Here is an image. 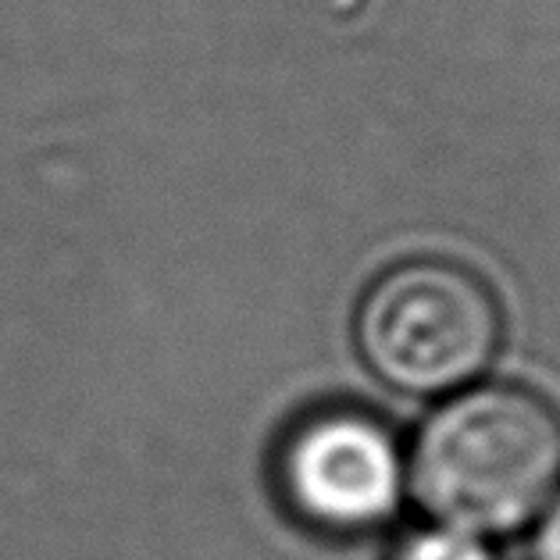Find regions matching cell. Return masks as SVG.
I'll use <instances>...</instances> for the list:
<instances>
[{"label":"cell","mask_w":560,"mask_h":560,"mask_svg":"<svg viewBox=\"0 0 560 560\" xmlns=\"http://www.w3.org/2000/svg\"><path fill=\"white\" fill-rule=\"evenodd\" d=\"M407 482L435 525L497 539L560 493V411L514 382L454 393L421 425Z\"/></svg>","instance_id":"6da1fadb"},{"label":"cell","mask_w":560,"mask_h":560,"mask_svg":"<svg viewBox=\"0 0 560 560\" xmlns=\"http://www.w3.org/2000/svg\"><path fill=\"white\" fill-rule=\"evenodd\" d=\"M532 557H536V560H560V493L553 497V503L539 517L536 542H532Z\"/></svg>","instance_id":"5b68a950"},{"label":"cell","mask_w":560,"mask_h":560,"mask_svg":"<svg viewBox=\"0 0 560 560\" xmlns=\"http://www.w3.org/2000/svg\"><path fill=\"white\" fill-rule=\"evenodd\" d=\"M364 364L411 396L475 386L503 339V311L482 276L443 257H415L372 282L353 322Z\"/></svg>","instance_id":"7a4b0ae2"},{"label":"cell","mask_w":560,"mask_h":560,"mask_svg":"<svg viewBox=\"0 0 560 560\" xmlns=\"http://www.w3.org/2000/svg\"><path fill=\"white\" fill-rule=\"evenodd\" d=\"M393 560H497L493 546L482 536H471V532L460 528H446V525H432L421 528L415 536H407L396 546Z\"/></svg>","instance_id":"277c9868"},{"label":"cell","mask_w":560,"mask_h":560,"mask_svg":"<svg viewBox=\"0 0 560 560\" xmlns=\"http://www.w3.org/2000/svg\"><path fill=\"white\" fill-rule=\"evenodd\" d=\"M276 468L290 511L332 536L386 525L407 489V460L393 432L350 407L318 411L293 425Z\"/></svg>","instance_id":"3957f363"}]
</instances>
